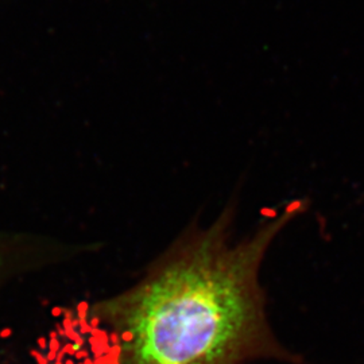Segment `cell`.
Masks as SVG:
<instances>
[{
    "instance_id": "15",
    "label": "cell",
    "mask_w": 364,
    "mask_h": 364,
    "mask_svg": "<svg viewBox=\"0 0 364 364\" xmlns=\"http://www.w3.org/2000/svg\"><path fill=\"white\" fill-rule=\"evenodd\" d=\"M55 356H57V352L49 351V353L46 355V359H48V362H55Z\"/></svg>"
},
{
    "instance_id": "18",
    "label": "cell",
    "mask_w": 364,
    "mask_h": 364,
    "mask_svg": "<svg viewBox=\"0 0 364 364\" xmlns=\"http://www.w3.org/2000/svg\"><path fill=\"white\" fill-rule=\"evenodd\" d=\"M78 326H80V320H78V318H76V317H75V318H73V320H72V326H73V329H76V331H77Z\"/></svg>"
},
{
    "instance_id": "5",
    "label": "cell",
    "mask_w": 364,
    "mask_h": 364,
    "mask_svg": "<svg viewBox=\"0 0 364 364\" xmlns=\"http://www.w3.org/2000/svg\"><path fill=\"white\" fill-rule=\"evenodd\" d=\"M80 350H81V347H78L75 343H66L65 346H64V348H63V352L66 353V355L75 356L76 352L80 351Z\"/></svg>"
},
{
    "instance_id": "14",
    "label": "cell",
    "mask_w": 364,
    "mask_h": 364,
    "mask_svg": "<svg viewBox=\"0 0 364 364\" xmlns=\"http://www.w3.org/2000/svg\"><path fill=\"white\" fill-rule=\"evenodd\" d=\"M55 331H57V333H58V336H63V338H65V329H64V326L63 324H57L55 326Z\"/></svg>"
},
{
    "instance_id": "2",
    "label": "cell",
    "mask_w": 364,
    "mask_h": 364,
    "mask_svg": "<svg viewBox=\"0 0 364 364\" xmlns=\"http://www.w3.org/2000/svg\"><path fill=\"white\" fill-rule=\"evenodd\" d=\"M65 338H69V340H72L76 346L81 347V348H82V346L85 344V340L82 338V335H80V333H78V331H76V329L65 331Z\"/></svg>"
},
{
    "instance_id": "6",
    "label": "cell",
    "mask_w": 364,
    "mask_h": 364,
    "mask_svg": "<svg viewBox=\"0 0 364 364\" xmlns=\"http://www.w3.org/2000/svg\"><path fill=\"white\" fill-rule=\"evenodd\" d=\"M30 355L37 360V363L38 364H49L48 359H46V356H43V353H41V352L36 351V350H31V351H30Z\"/></svg>"
},
{
    "instance_id": "7",
    "label": "cell",
    "mask_w": 364,
    "mask_h": 364,
    "mask_svg": "<svg viewBox=\"0 0 364 364\" xmlns=\"http://www.w3.org/2000/svg\"><path fill=\"white\" fill-rule=\"evenodd\" d=\"M49 351H61V343H60L58 338H50V341H49Z\"/></svg>"
},
{
    "instance_id": "24",
    "label": "cell",
    "mask_w": 364,
    "mask_h": 364,
    "mask_svg": "<svg viewBox=\"0 0 364 364\" xmlns=\"http://www.w3.org/2000/svg\"><path fill=\"white\" fill-rule=\"evenodd\" d=\"M54 364H64V362H55Z\"/></svg>"
},
{
    "instance_id": "16",
    "label": "cell",
    "mask_w": 364,
    "mask_h": 364,
    "mask_svg": "<svg viewBox=\"0 0 364 364\" xmlns=\"http://www.w3.org/2000/svg\"><path fill=\"white\" fill-rule=\"evenodd\" d=\"M64 356H65V353H64V352H57V356H55V362H63V360H64Z\"/></svg>"
},
{
    "instance_id": "8",
    "label": "cell",
    "mask_w": 364,
    "mask_h": 364,
    "mask_svg": "<svg viewBox=\"0 0 364 364\" xmlns=\"http://www.w3.org/2000/svg\"><path fill=\"white\" fill-rule=\"evenodd\" d=\"M76 359L77 360H85L87 358H90V351H87V350H80V351L76 352Z\"/></svg>"
},
{
    "instance_id": "21",
    "label": "cell",
    "mask_w": 364,
    "mask_h": 364,
    "mask_svg": "<svg viewBox=\"0 0 364 364\" xmlns=\"http://www.w3.org/2000/svg\"><path fill=\"white\" fill-rule=\"evenodd\" d=\"M82 363H84V364H95V363H93V360H92V359H90V358H87V359H85V360H84V362H82Z\"/></svg>"
},
{
    "instance_id": "9",
    "label": "cell",
    "mask_w": 364,
    "mask_h": 364,
    "mask_svg": "<svg viewBox=\"0 0 364 364\" xmlns=\"http://www.w3.org/2000/svg\"><path fill=\"white\" fill-rule=\"evenodd\" d=\"M11 335H13V329L11 328H4V329L0 331V338H11Z\"/></svg>"
},
{
    "instance_id": "26",
    "label": "cell",
    "mask_w": 364,
    "mask_h": 364,
    "mask_svg": "<svg viewBox=\"0 0 364 364\" xmlns=\"http://www.w3.org/2000/svg\"><path fill=\"white\" fill-rule=\"evenodd\" d=\"M77 364H84V363H77Z\"/></svg>"
},
{
    "instance_id": "25",
    "label": "cell",
    "mask_w": 364,
    "mask_h": 364,
    "mask_svg": "<svg viewBox=\"0 0 364 364\" xmlns=\"http://www.w3.org/2000/svg\"><path fill=\"white\" fill-rule=\"evenodd\" d=\"M111 364H120V362H112Z\"/></svg>"
},
{
    "instance_id": "23",
    "label": "cell",
    "mask_w": 364,
    "mask_h": 364,
    "mask_svg": "<svg viewBox=\"0 0 364 364\" xmlns=\"http://www.w3.org/2000/svg\"><path fill=\"white\" fill-rule=\"evenodd\" d=\"M64 364H75V362H73V360H70V359H69V360H65V363Z\"/></svg>"
},
{
    "instance_id": "13",
    "label": "cell",
    "mask_w": 364,
    "mask_h": 364,
    "mask_svg": "<svg viewBox=\"0 0 364 364\" xmlns=\"http://www.w3.org/2000/svg\"><path fill=\"white\" fill-rule=\"evenodd\" d=\"M90 326H92V328H99V326H100V318L99 317H92L91 321H90Z\"/></svg>"
},
{
    "instance_id": "11",
    "label": "cell",
    "mask_w": 364,
    "mask_h": 364,
    "mask_svg": "<svg viewBox=\"0 0 364 364\" xmlns=\"http://www.w3.org/2000/svg\"><path fill=\"white\" fill-rule=\"evenodd\" d=\"M63 313H64V309L61 306H54L52 309L53 317H60V316H63Z\"/></svg>"
},
{
    "instance_id": "4",
    "label": "cell",
    "mask_w": 364,
    "mask_h": 364,
    "mask_svg": "<svg viewBox=\"0 0 364 364\" xmlns=\"http://www.w3.org/2000/svg\"><path fill=\"white\" fill-rule=\"evenodd\" d=\"M80 320V318H78ZM92 326L87 321V318H81L80 320V326H78V333L80 335H85V333H91Z\"/></svg>"
},
{
    "instance_id": "3",
    "label": "cell",
    "mask_w": 364,
    "mask_h": 364,
    "mask_svg": "<svg viewBox=\"0 0 364 364\" xmlns=\"http://www.w3.org/2000/svg\"><path fill=\"white\" fill-rule=\"evenodd\" d=\"M90 312V304L87 301H81L77 305V318H87Z\"/></svg>"
},
{
    "instance_id": "22",
    "label": "cell",
    "mask_w": 364,
    "mask_h": 364,
    "mask_svg": "<svg viewBox=\"0 0 364 364\" xmlns=\"http://www.w3.org/2000/svg\"><path fill=\"white\" fill-rule=\"evenodd\" d=\"M1 267H3V258H1V254H0V270H1Z\"/></svg>"
},
{
    "instance_id": "1",
    "label": "cell",
    "mask_w": 364,
    "mask_h": 364,
    "mask_svg": "<svg viewBox=\"0 0 364 364\" xmlns=\"http://www.w3.org/2000/svg\"><path fill=\"white\" fill-rule=\"evenodd\" d=\"M299 212L291 204L239 243L224 212L177 240L141 285L107 305L129 364H239L259 350L267 332L260 263Z\"/></svg>"
},
{
    "instance_id": "10",
    "label": "cell",
    "mask_w": 364,
    "mask_h": 364,
    "mask_svg": "<svg viewBox=\"0 0 364 364\" xmlns=\"http://www.w3.org/2000/svg\"><path fill=\"white\" fill-rule=\"evenodd\" d=\"M38 347L41 351H45V350L49 347V344H48V340H46L45 338H39Z\"/></svg>"
},
{
    "instance_id": "17",
    "label": "cell",
    "mask_w": 364,
    "mask_h": 364,
    "mask_svg": "<svg viewBox=\"0 0 364 364\" xmlns=\"http://www.w3.org/2000/svg\"><path fill=\"white\" fill-rule=\"evenodd\" d=\"M63 314H64V317H65V318H75V316H73V313H72L70 309H65Z\"/></svg>"
},
{
    "instance_id": "12",
    "label": "cell",
    "mask_w": 364,
    "mask_h": 364,
    "mask_svg": "<svg viewBox=\"0 0 364 364\" xmlns=\"http://www.w3.org/2000/svg\"><path fill=\"white\" fill-rule=\"evenodd\" d=\"M72 320H73V318H64V321H63V326H64V329H65V331H70V329H73V326H72Z\"/></svg>"
},
{
    "instance_id": "20",
    "label": "cell",
    "mask_w": 364,
    "mask_h": 364,
    "mask_svg": "<svg viewBox=\"0 0 364 364\" xmlns=\"http://www.w3.org/2000/svg\"><path fill=\"white\" fill-rule=\"evenodd\" d=\"M49 336H50V338H58V333H57V331H52V332L49 333Z\"/></svg>"
},
{
    "instance_id": "19",
    "label": "cell",
    "mask_w": 364,
    "mask_h": 364,
    "mask_svg": "<svg viewBox=\"0 0 364 364\" xmlns=\"http://www.w3.org/2000/svg\"><path fill=\"white\" fill-rule=\"evenodd\" d=\"M93 363L105 364V359H103V356H102V358H95V359H93Z\"/></svg>"
}]
</instances>
